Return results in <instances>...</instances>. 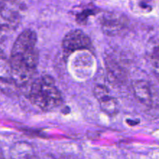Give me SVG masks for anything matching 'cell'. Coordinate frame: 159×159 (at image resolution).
Returning <instances> with one entry per match:
<instances>
[{
  "label": "cell",
  "mask_w": 159,
  "mask_h": 159,
  "mask_svg": "<svg viewBox=\"0 0 159 159\" xmlns=\"http://www.w3.org/2000/svg\"><path fill=\"white\" fill-rule=\"evenodd\" d=\"M37 37L34 30H25L15 40L9 62L17 86H24L33 79L38 64Z\"/></svg>",
  "instance_id": "obj_1"
},
{
  "label": "cell",
  "mask_w": 159,
  "mask_h": 159,
  "mask_svg": "<svg viewBox=\"0 0 159 159\" xmlns=\"http://www.w3.org/2000/svg\"><path fill=\"white\" fill-rule=\"evenodd\" d=\"M29 97L33 105L43 111L55 110L62 103L61 93L49 75L40 76L32 82Z\"/></svg>",
  "instance_id": "obj_2"
},
{
  "label": "cell",
  "mask_w": 159,
  "mask_h": 159,
  "mask_svg": "<svg viewBox=\"0 0 159 159\" xmlns=\"http://www.w3.org/2000/svg\"><path fill=\"white\" fill-rule=\"evenodd\" d=\"M25 6L17 0L0 2V35L16 29L21 22Z\"/></svg>",
  "instance_id": "obj_3"
},
{
  "label": "cell",
  "mask_w": 159,
  "mask_h": 159,
  "mask_svg": "<svg viewBox=\"0 0 159 159\" xmlns=\"http://www.w3.org/2000/svg\"><path fill=\"white\" fill-rule=\"evenodd\" d=\"M62 48L65 54H71L81 50H89L92 48V42L87 34L80 30L68 32L62 40Z\"/></svg>",
  "instance_id": "obj_4"
},
{
  "label": "cell",
  "mask_w": 159,
  "mask_h": 159,
  "mask_svg": "<svg viewBox=\"0 0 159 159\" xmlns=\"http://www.w3.org/2000/svg\"><path fill=\"white\" fill-rule=\"evenodd\" d=\"M19 87L12 76L9 59L0 50V91L8 96L15 95Z\"/></svg>",
  "instance_id": "obj_5"
},
{
  "label": "cell",
  "mask_w": 159,
  "mask_h": 159,
  "mask_svg": "<svg viewBox=\"0 0 159 159\" xmlns=\"http://www.w3.org/2000/svg\"><path fill=\"white\" fill-rule=\"evenodd\" d=\"M128 20L124 15L108 12L102 16L101 25L102 30L108 35H117L127 28Z\"/></svg>",
  "instance_id": "obj_6"
},
{
  "label": "cell",
  "mask_w": 159,
  "mask_h": 159,
  "mask_svg": "<svg viewBox=\"0 0 159 159\" xmlns=\"http://www.w3.org/2000/svg\"><path fill=\"white\" fill-rule=\"evenodd\" d=\"M93 93L104 113L110 116H114L118 113L119 103L117 99L111 96L107 87L100 85H96Z\"/></svg>",
  "instance_id": "obj_7"
},
{
  "label": "cell",
  "mask_w": 159,
  "mask_h": 159,
  "mask_svg": "<svg viewBox=\"0 0 159 159\" xmlns=\"http://www.w3.org/2000/svg\"><path fill=\"white\" fill-rule=\"evenodd\" d=\"M134 94L136 99L141 103L146 106H151L153 102L152 91L148 82L144 80H138L132 85Z\"/></svg>",
  "instance_id": "obj_8"
},
{
  "label": "cell",
  "mask_w": 159,
  "mask_h": 159,
  "mask_svg": "<svg viewBox=\"0 0 159 159\" xmlns=\"http://www.w3.org/2000/svg\"><path fill=\"white\" fill-rule=\"evenodd\" d=\"M9 153L11 159H37L34 148L25 141H19L12 144Z\"/></svg>",
  "instance_id": "obj_9"
},
{
  "label": "cell",
  "mask_w": 159,
  "mask_h": 159,
  "mask_svg": "<svg viewBox=\"0 0 159 159\" xmlns=\"http://www.w3.org/2000/svg\"><path fill=\"white\" fill-rule=\"evenodd\" d=\"M0 159H6V158H5L4 154H3L2 150L1 147H0Z\"/></svg>",
  "instance_id": "obj_10"
}]
</instances>
